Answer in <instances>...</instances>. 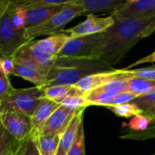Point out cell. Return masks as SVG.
I'll return each instance as SVG.
<instances>
[{
	"mask_svg": "<svg viewBox=\"0 0 155 155\" xmlns=\"http://www.w3.org/2000/svg\"><path fill=\"white\" fill-rule=\"evenodd\" d=\"M44 98V88L35 86L27 89H15L12 94L0 104V110L14 109L31 117Z\"/></svg>",
	"mask_w": 155,
	"mask_h": 155,
	"instance_id": "6",
	"label": "cell"
},
{
	"mask_svg": "<svg viewBox=\"0 0 155 155\" xmlns=\"http://www.w3.org/2000/svg\"><path fill=\"white\" fill-rule=\"evenodd\" d=\"M61 104L65 105L72 110H85L87 107L90 106V104L87 101V98H86V94L70 96V97L67 98Z\"/></svg>",
	"mask_w": 155,
	"mask_h": 155,
	"instance_id": "27",
	"label": "cell"
},
{
	"mask_svg": "<svg viewBox=\"0 0 155 155\" xmlns=\"http://www.w3.org/2000/svg\"><path fill=\"white\" fill-rule=\"evenodd\" d=\"M131 76L132 75L127 69H113L110 71H104L89 75L79 82H77L75 86L80 91L87 94L91 91L102 87L116 80L127 79V78H130Z\"/></svg>",
	"mask_w": 155,
	"mask_h": 155,
	"instance_id": "13",
	"label": "cell"
},
{
	"mask_svg": "<svg viewBox=\"0 0 155 155\" xmlns=\"http://www.w3.org/2000/svg\"><path fill=\"white\" fill-rule=\"evenodd\" d=\"M131 102L137 105L142 110V112L148 111L153 106H155V87L147 94L137 97Z\"/></svg>",
	"mask_w": 155,
	"mask_h": 155,
	"instance_id": "26",
	"label": "cell"
},
{
	"mask_svg": "<svg viewBox=\"0 0 155 155\" xmlns=\"http://www.w3.org/2000/svg\"><path fill=\"white\" fill-rule=\"evenodd\" d=\"M15 147H16V146H15ZM14 150H15V148L12 149V150H10L9 151H8L5 155H14Z\"/></svg>",
	"mask_w": 155,
	"mask_h": 155,
	"instance_id": "38",
	"label": "cell"
},
{
	"mask_svg": "<svg viewBox=\"0 0 155 155\" xmlns=\"http://www.w3.org/2000/svg\"><path fill=\"white\" fill-rule=\"evenodd\" d=\"M101 33L82 36L78 38H69L66 42L58 57L81 58V59H95L94 52L98 46Z\"/></svg>",
	"mask_w": 155,
	"mask_h": 155,
	"instance_id": "8",
	"label": "cell"
},
{
	"mask_svg": "<svg viewBox=\"0 0 155 155\" xmlns=\"http://www.w3.org/2000/svg\"><path fill=\"white\" fill-rule=\"evenodd\" d=\"M152 62H155V51L140 59H138L136 62H134L131 65H130L129 67L125 68V69H131L132 67H135V66H138L140 64H144V63H152Z\"/></svg>",
	"mask_w": 155,
	"mask_h": 155,
	"instance_id": "34",
	"label": "cell"
},
{
	"mask_svg": "<svg viewBox=\"0 0 155 155\" xmlns=\"http://www.w3.org/2000/svg\"><path fill=\"white\" fill-rule=\"evenodd\" d=\"M82 15H84V11L81 6L76 4H68L58 14L54 15L44 23L27 29L28 38L32 41L40 36H51L61 33L67 24Z\"/></svg>",
	"mask_w": 155,
	"mask_h": 155,
	"instance_id": "5",
	"label": "cell"
},
{
	"mask_svg": "<svg viewBox=\"0 0 155 155\" xmlns=\"http://www.w3.org/2000/svg\"><path fill=\"white\" fill-rule=\"evenodd\" d=\"M14 91L15 89L10 83L8 76L0 73V104L9 97Z\"/></svg>",
	"mask_w": 155,
	"mask_h": 155,
	"instance_id": "30",
	"label": "cell"
},
{
	"mask_svg": "<svg viewBox=\"0 0 155 155\" xmlns=\"http://www.w3.org/2000/svg\"><path fill=\"white\" fill-rule=\"evenodd\" d=\"M114 68L98 59H81L58 57L47 77V87L54 85H75L85 77Z\"/></svg>",
	"mask_w": 155,
	"mask_h": 155,
	"instance_id": "2",
	"label": "cell"
},
{
	"mask_svg": "<svg viewBox=\"0 0 155 155\" xmlns=\"http://www.w3.org/2000/svg\"><path fill=\"white\" fill-rule=\"evenodd\" d=\"M136 98H137V96L135 94L127 91H124V92L118 94L113 99V101H111V103L109 107H113V106H118V105H121V104H125V103H130L133 100H135Z\"/></svg>",
	"mask_w": 155,
	"mask_h": 155,
	"instance_id": "33",
	"label": "cell"
},
{
	"mask_svg": "<svg viewBox=\"0 0 155 155\" xmlns=\"http://www.w3.org/2000/svg\"><path fill=\"white\" fill-rule=\"evenodd\" d=\"M0 122L18 141H22L33 132L30 116L14 109L0 110Z\"/></svg>",
	"mask_w": 155,
	"mask_h": 155,
	"instance_id": "9",
	"label": "cell"
},
{
	"mask_svg": "<svg viewBox=\"0 0 155 155\" xmlns=\"http://www.w3.org/2000/svg\"><path fill=\"white\" fill-rule=\"evenodd\" d=\"M114 24L115 19L111 15L109 17H98L94 14H89L86 20L73 28L62 30V33L68 35L70 38L93 35L104 32Z\"/></svg>",
	"mask_w": 155,
	"mask_h": 155,
	"instance_id": "10",
	"label": "cell"
},
{
	"mask_svg": "<svg viewBox=\"0 0 155 155\" xmlns=\"http://www.w3.org/2000/svg\"><path fill=\"white\" fill-rule=\"evenodd\" d=\"M13 58L15 61L14 76L30 81L37 87H47V77L49 70L42 68L20 48L17 51Z\"/></svg>",
	"mask_w": 155,
	"mask_h": 155,
	"instance_id": "7",
	"label": "cell"
},
{
	"mask_svg": "<svg viewBox=\"0 0 155 155\" xmlns=\"http://www.w3.org/2000/svg\"><path fill=\"white\" fill-rule=\"evenodd\" d=\"M151 120H152L151 118H150L149 116L143 113L134 116L130 119L129 122V129L131 130H135V131L144 130L150 126Z\"/></svg>",
	"mask_w": 155,
	"mask_h": 155,
	"instance_id": "29",
	"label": "cell"
},
{
	"mask_svg": "<svg viewBox=\"0 0 155 155\" xmlns=\"http://www.w3.org/2000/svg\"><path fill=\"white\" fill-rule=\"evenodd\" d=\"M154 32H155V20H153L151 22V24L145 29V31H144V38L149 37L150 35H151Z\"/></svg>",
	"mask_w": 155,
	"mask_h": 155,
	"instance_id": "36",
	"label": "cell"
},
{
	"mask_svg": "<svg viewBox=\"0 0 155 155\" xmlns=\"http://www.w3.org/2000/svg\"><path fill=\"white\" fill-rule=\"evenodd\" d=\"M14 155H40L36 137L31 134L27 139L18 142L14 150Z\"/></svg>",
	"mask_w": 155,
	"mask_h": 155,
	"instance_id": "23",
	"label": "cell"
},
{
	"mask_svg": "<svg viewBox=\"0 0 155 155\" xmlns=\"http://www.w3.org/2000/svg\"><path fill=\"white\" fill-rule=\"evenodd\" d=\"M127 70H129L130 73L135 77H140L146 80L155 81V68H136V69L131 68V69H127Z\"/></svg>",
	"mask_w": 155,
	"mask_h": 155,
	"instance_id": "32",
	"label": "cell"
},
{
	"mask_svg": "<svg viewBox=\"0 0 155 155\" xmlns=\"http://www.w3.org/2000/svg\"><path fill=\"white\" fill-rule=\"evenodd\" d=\"M108 109L111 110L117 116L122 117V118H132L134 116L143 113L142 110L132 102L125 103V104H121L118 106H113V107H108Z\"/></svg>",
	"mask_w": 155,
	"mask_h": 155,
	"instance_id": "24",
	"label": "cell"
},
{
	"mask_svg": "<svg viewBox=\"0 0 155 155\" xmlns=\"http://www.w3.org/2000/svg\"><path fill=\"white\" fill-rule=\"evenodd\" d=\"M155 15V0H139L137 2H125L111 16L115 20L144 18Z\"/></svg>",
	"mask_w": 155,
	"mask_h": 155,
	"instance_id": "14",
	"label": "cell"
},
{
	"mask_svg": "<svg viewBox=\"0 0 155 155\" xmlns=\"http://www.w3.org/2000/svg\"><path fill=\"white\" fill-rule=\"evenodd\" d=\"M15 1H18V0H12V2H15Z\"/></svg>",
	"mask_w": 155,
	"mask_h": 155,
	"instance_id": "40",
	"label": "cell"
},
{
	"mask_svg": "<svg viewBox=\"0 0 155 155\" xmlns=\"http://www.w3.org/2000/svg\"><path fill=\"white\" fill-rule=\"evenodd\" d=\"M85 94L75 85H54L44 88L45 98L61 104L67 98L70 96Z\"/></svg>",
	"mask_w": 155,
	"mask_h": 155,
	"instance_id": "19",
	"label": "cell"
},
{
	"mask_svg": "<svg viewBox=\"0 0 155 155\" xmlns=\"http://www.w3.org/2000/svg\"><path fill=\"white\" fill-rule=\"evenodd\" d=\"M83 112H84V110H80L73 117L68 126L62 133L57 155H68L70 148L72 147V145L74 144L76 140L80 128L81 124L83 123Z\"/></svg>",
	"mask_w": 155,
	"mask_h": 155,
	"instance_id": "16",
	"label": "cell"
},
{
	"mask_svg": "<svg viewBox=\"0 0 155 155\" xmlns=\"http://www.w3.org/2000/svg\"><path fill=\"white\" fill-rule=\"evenodd\" d=\"M125 2L115 1V0H74L72 4L81 6L84 11V15H89L106 12L113 13Z\"/></svg>",
	"mask_w": 155,
	"mask_h": 155,
	"instance_id": "17",
	"label": "cell"
},
{
	"mask_svg": "<svg viewBox=\"0 0 155 155\" xmlns=\"http://www.w3.org/2000/svg\"><path fill=\"white\" fill-rule=\"evenodd\" d=\"M155 20V15L115 20V24L101 32L95 48L94 58L110 66L118 64L140 40L144 38L145 29Z\"/></svg>",
	"mask_w": 155,
	"mask_h": 155,
	"instance_id": "1",
	"label": "cell"
},
{
	"mask_svg": "<svg viewBox=\"0 0 155 155\" xmlns=\"http://www.w3.org/2000/svg\"><path fill=\"white\" fill-rule=\"evenodd\" d=\"M15 69V61L13 57L0 56V73L7 76L13 75Z\"/></svg>",
	"mask_w": 155,
	"mask_h": 155,
	"instance_id": "31",
	"label": "cell"
},
{
	"mask_svg": "<svg viewBox=\"0 0 155 155\" xmlns=\"http://www.w3.org/2000/svg\"><path fill=\"white\" fill-rule=\"evenodd\" d=\"M143 114H145V115H147V116H149L150 118H151L152 120L153 119H155V106H153L150 110H149L148 111H145V112H143Z\"/></svg>",
	"mask_w": 155,
	"mask_h": 155,
	"instance_id": "37",
	"label": "cell"
},
{
	"mask_svg": "<svg viewBox=\"0 0 155 155\" xmlns=\"http://www.w3.org/2000/svg\"><path fill=\"white\" fill-rule=\"evenodd\" d=\"M61 135L62 133L35 136L37 139V145H38L39 154L40 155H57Z\"/></svg>",
	"mask_w": 155,
	"mask_h": 155,
	"instance_id": "20",
	"label": "cell"
},
{
	"mask_svg": "<svg viewBox=\"0 0 155 155\" xmlns=\"http://www.w3.org/2000/svg\"><path fill=\"white\" fill-rule=\"evenodd\" d=\"M155 87V81L143 79V78L131 76L128 79V91L137 97L150 92Z\"/></svg>",
	"mask_w": 155,
	"mask_h": 155,
	"instance_id": "21",
	"label": "cell"
},
{
	"mask_svg": "<svg viewBox=\"0 0 155 155\" xmlns=\"http://www.w3.org/2000/svg\"><path fill=\"white\" fill-rule=\"evenodd\" d=\"M61 104H58L51 100H48L47 98H44L40 104L38 106L34 113L32 114L31 122L33 127V132H36L52 115V113L60 106ZM32 132V133H33Z\"/></svg>",
	"mask_w": 155,
	"mask_h": 155,
	"instance_id": "18",
	"label": "cell"
},
{
	"mask_svg": "<svg viewBox=\"0 0 155 155\" xmlns=\"http://www.w3.org/2000/svg\"><path fill=\"white\" fill-rule=\"evenodd\" d=\"M128 79H120L102 87L95 89L86 94L87 101L91 105L109 107L113 99L120 93L128 91Z\"/></svg>",
	"mask_w": 155,
	"mask_h": 155,
	"instance_id": "11",
	"label": "cell"
},
{
	"mask_svg": "<svg viewBox=\"0 0 155 155\" xmlns=\"http://www.w3.org/2000/svg\"><path fill=\"white\" fill-rule=\"evenodd\" d=\"M80 110H72L65 105H60L48 118V120L32 134L34 136L38 135H49L63 133L68 126L73 117Z\"/></svg>",
	"mask_w": 155,
	"mask_h": 155,
	"instance_id": "12",
	"label": "cell"
},
{
	"mask_svg": "<svg viewBox=\"0 0 155 155\" xmlns=\"http://www.w3.org/2000/svg\"><path fill=\"white\" fill-rule=\"evenodd\" d=\"M74 0H18L12 4L19 8L27 9L35 7H50L72 4Z\"/></svg>",
	"mask_w": 155,
	"mask_h": 155,
	"instance_id": "22",
	"label": "cell"
},
{
	"mask_svg": "<svg viewBox=\"0 0 155 155\" xmlns=\"http://www.w3.org/2000/svg\"><path fill=\"white\" fill-rule=\"evenodd\" d=\"M126 2H129V3H133V2H137L139 0H125Z\"/></svg>",
	"mask_w": 155,
	"mask_h": 155,
	"instance_id": "39",
	"label": "cell"
},
{
	"mask_svg": "<svg viewBox=\"0 0 155 155\" xmlns=\"http://www.w3.org/2000/svg\"><path fill=\"white\" fill-rule=\"evenodd\" d=\"M12 0H0V18H1L9 8Z\"/></svg>",
	"mask_w": 155,
	"mask_h": 155,
	"instance_id": "35",
	"label": "cell"
},
{
	"mask_svg": "<svg viewBox=\"0 0 155 155\" xmlns=\"http://www.w3.org/2000/svg\"><path fill=\"white\" fill-rule=\"evenodd\" d=\"M18 141L0 122V155H5L8 151L14 149Z\"/></svg>",
	"mask_w": 155,
	"mask_h": 155,
	"instance_id": "25",
	"label": "cell"
},
{
	"mask_svg": "<svg viewBox=\"0 0 155 155\" xmlns=\"http://www.w3.org/2000/svg\"><path fill=\"white\" fill-rule=\"evenodd\" d=\"M153 155H155V154H153Z\"/></svg>",
	"mask_w": 155,
	"mask_h": 155,
	"instance_id": "41",
	"label": "cell"
},
{
	"mask_svg": "<svg viewBox=\"0 0 155 155\" xmlns=\"http://www.w3.org/2000/svg\"><path fill=\"white\" fill-rule=\"evenodd\" d=\"M68 155H85V134L83 123L80 128L76 140L70 148Z\"/></svg>",
	"mask_w": 155,
	"mask_h": 155,
	"instance_id": "28",
	"label": "cell"
},
{
	"mask_svg": "<svg viewBox=\"0 0 155 155\" xmlns=\"http://www.w3.org/2000/svg\"><path fill=\"white\" fill-rule=\"evenodd\" d=\"M14 7L11 4L8 11L0 18V56L13 57L17 51L30 42L27 29L16 26L13 18Z\"/></svg>",
	"mask_w": 155,
	"mask_h": 155,
	"instance_id": "4",
	"label": "cell"
},
{
	"mask_svg": "<svg viewBox=\"0 0 155 155\" xmlns=\"http://www.w3.org/2000/svg\"><path fill=\"white\" fill-rule=\"evenodd\" d=\"M69 38L68 35L61 32L43 39L32 40L21 47L20 49L42 68L50 70L58 53Z\"/></svg>",
	"mask_w": 155,
	"mask_h": 155,
	"instance_id": "3",
	"label": "cell"
},
{
	"mask_svg": "<svg viewBox=\"0 0 155 155\" xmlns=\"http://www.w3.org/2000/svg\"><path fill=\"white\" fill-rule=\"evenodd\" d=\"M66 5L62 6H50V7H35L24 9L25 15V27L26 29L37 27L54 15L58 14Z\"/></svg>",
	"mask_w": 155,
	"mask_h": 155,
	"instance_id": "15",
	"label": "cell"
}]
</instances>
